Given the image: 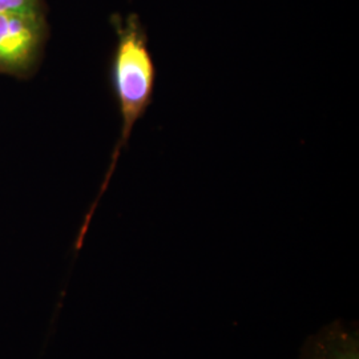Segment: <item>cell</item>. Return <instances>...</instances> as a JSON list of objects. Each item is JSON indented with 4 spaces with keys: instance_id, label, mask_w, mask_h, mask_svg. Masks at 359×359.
I'll return each instance as SVG.
<instances>
[{
    "instance_id": "1",
    "label": "cell",
    "mask_w": 359,
    "mask_h": 359,
    "mask_svg": "<svg viewBox=\"0 0 359 359\" xmlns=\"http://www.w3.org/2000/svg\"><path fill=\"white\" fill-rule=\"evenodd\" d=\"M112 26L115 28L116 46L111 59L109 80L121 118V129L97 201L112 179L121 151L127 147L133 127L152 104L156 86L154 56L140 19L136 15H129L124 19L115 15L112 18Z\"/></svg>"
},
{
    "instance_id": "2",
    "label": "cell",
    "mask_w": 359,
    "mask_h": 359,
    "mask_svg": "<svg viewBox=\"0 0 359 359\" xmlns=\"http://www.w3.org/2000/svg\"><path fill=\"white\" fill-rule=\"evenodd\" d=\"M48 38L47 13H0V75L34 76Z\"/></svg>"
},
{
    "instance_id": "3",
    "label": "cell",
    "mask_w": 359,
    "mask_h": 359,
    "mask_svg": "<svg viewBox=\"0 0 359 359\" xmlns=\"http://www.w3.org/2000/svg\"><path fill=\"white\" fill-rule=\"evenodd\" d=\"M298 359H359L358 321L337 318L309 335Z\"/></svg>"
},
{
    "instance_id": "4",
    "label": "cell",
    "mask_w": 359,
    "mask_h": 359,
    "mask_svg": "<svg viewBox=\"0 0 359 359\" xmlns=\"http://www.w3.org/2000/svg\"><path fill=\"white\" fill-rule=\"evenodd\" d=\"M0 13H46V0H0Z\"/></svg>"
}]
</instances>
